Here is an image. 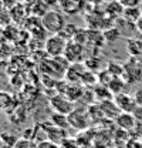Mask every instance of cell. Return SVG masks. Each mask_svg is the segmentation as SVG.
Segmentation results:
<instances>
[{
	"instance_id": "1",
	"label": "cell",
	"mask_w": 142,
	"mask_h": 148,
	"mask_svg": "<svg viewBox=\"0 0 142 148\" xmlns=\"http://www.w3.org/2000/svg\"><path fill=\"white\" fill-rule=\"evenodd\" d=\"M41 24H43V27H44V30L47 33L58 34L66 27L67 21H66V16L61 12H58V10H48L41 17Z\"/></svg>"
},
{
	"instance_id": "2",
	"label": "cell",
	"mask_w": 142,
	"mask_h": 148,
	"mask_svg": "<svg viewBox=\"0 0 142 148\" xmlns=\"http://www.w3.org/2000/svg\"><path fill=\"white\" fill-rule=\"evenodd\" d=\"M67 40L64 37H61L60 34H53V36L47 37L44 41V51L46 54L50 56L51 58L55 57H63L66 47H67Z\"/></svg>"
},
{
	"instance_id": "3",
	"label": "cell",
	"mask_w": 142,
	"mask_h": 148,
	"mask_svg": "<svg viewBox=\"0 0 142 148\" xmlns=\"http://www.w3.org/2000/svg\"><path fill=\"white\" fill-rule=\"evenodd\" d=\"M124 78L126 83H137L142 78V63L139 58L129 57L124 63Z\"/></svg>"
},
{
	"instance_id": "4",
	"label": "cell",
	"mask_w": 142,
	"mask_h": 148,
	"mask_svg": "<svg viewBox=\"0 0 142 148\" xmlns=\"http://www.w3.org/2000/svg\"><path fill=\"white\" fill-rule=\"evenodd\" d=\"M50 106L53 108L54 112L57 114H63V115H70L72 111L75 110L74 103L70 98H67L63 94H55L50 98Z\"/></svg>"
},
{
	"instance_id": "5",
	"label": "cell",
	"mask_w": 142,
	"mask_h": 148,
	"mask_svg": "<svg viewBox=\"0 0 142 148\" xmlns=\"http://www.w3.org/2000/svg\"><path fill=\"white\" fill-rule=\"evenodd\" d=\"M63 57L70 64L81 63V60H85V47L75 43L74 40H71L67 43V47H66V51H64Z\"/></svg>"
},
{
	"instance_id": "6",
	"label": "cell",
	"mask_w": 142,
	"mask_h": 148,
	"mask_svg": "<svg viewBox=\"0 0 142 148\" xmlns=\"http://www.w3.org/2000/svg\"><path fill=\"white\" fill-rule=\"evenodd\" d=\"M89 121H91V117H89L88 110L85 108H75V110L68 115V123H70V127L75 130H84L88 127Z\"/></svg>"
},
{
	"instance_id": "7",
	"label": "cell",
	"mask_w": 142,
	"mask_h": 148,
	"mask_svg": "<svg viewBox=\"0 0 142 148\" xmlns=\"http://www.w3.org/2000/svg\"><path fill=\"white\" fill-rule=\"evenodd\" d=\"M114 101L115 104L118 106V108L121 110V112H134L137 110V101H135V97L122 92V94H118V95H114Z\"/></svg>"
},
{
	"instance_id": "8",
	"label": "cell",
	"mask_w": 142,
	"mask_h": 148,
	"mask_svg": "<svg viewBox=\"0 0 142 148\" xmlns=\"http://www.w3.org/2000/svg\"><path fill=\"white\" fill-rule=\"evenodd\" d=\"M85 71H87V69L83 63H74V64H70L67 67V71L64 74V77L71 84H78V83H81L83 75Z\"/></svg>"
},
{
	"instance_id": "9",
	"label": "cell",
	"mask_w": 142,
	"mask_h": 148,
	"mask_svg": "<svg viewBox=\"0 0 142 148\" xmlns=\"http://www.w3.org/2000/svg\"><path fill=\"white\" fill-rule=\"evenodd\" d=\"M98 106H100V108H101V111H102L104 117H106V118L117 120V117L121 114V110H119V108H118V106L115 104L114 98H112V100L101 101V103H98Z\"/></svg>"
},
{
	"instance_id": "10",
	"label": "cell",
	"mask_w": 142,
	"mask_h": 148,
	"mask_svg": "<svg viewBox=\"0 0 142 148\" xmlns=\"http://www.w3.org/2000/svg\"><path fill=\"white\" fill-rule=\"evenodd\" d=\"M58 6L63 14H77L81 7H83V1L81 0H58Z\"/></svg>"
},
{
	"instance_id": "11",
	"label": "cell",
	"mask_w": 142,
	"mask_h": 148,
	"mask_svg": "<svg viewBox=\"0 0 142 148\" xmlns=\"http://www.w3.org/2000/svg\"><path fill=\"white\" fill-rule=\"evenodd\" d=\"M126 51L129 57L142 58V38H138V37L126 38Z\"/></svg>"
},
{
	"instance_id": "12",
	"label": "cell",
	"mask_w": 142,
	"mask_h": 148,
	"mask_svg": "<svg viewBox=\"0 0 142 148\" xmlns=\"http://www.w3.org/2000/svg\"><path fill=\"white\" fill-rule=\"evenodd\" d=\"M115 123L118 124V127H119L121 130L129 131V130H132L134 127H135L137 120H135V117H134L131 112H121V114L117 117Z\"/></svg>"
},
{
	"instance_id": "13",
	"label": "cell",
	"mask_w": 142,
	"mask_h": 148,
	"mask_svg": "<svg viewBox=\"0 0 142 148\" xmlns=\"http://www.w3.org/2000/svg\"><path fill=\"white\" fill-rule=\"evenodd\" d=\"M117 27H118V30L121 32V34L128 36L129 38L134 36V33H138V32H137V26H135L134 23L125 20L124 17H119L117 20Z\"/></svg>"
},
{
	"instance_id": "14",
	"label": "cell",
	"mask_w": 142,
	"mask_h": 148,
	"mask_svg": "<svg viewBox=\"0 0 142 148\" xmlns=\"http://www.w3.org/2000/svg\"><path fill=\"white\" fill-rule=\"evenodd\" d=\"M64 95H66L67 98H70L72 103H75V101H80V100L83 98L84 90H83V87H81L80 84H71V83H68V87H67Z\"/></svg>"
},
{
	"instance_id": "15",
	"label": "cell",
	"mask_w": 142,
	"mask_h": 148,
	"mask_svg": "<svg viewBox=\"0 0 142 148\" xmlns=\"http://www.w3.org/2000/svg\"><path fill=\"white\" fill-rule=\"evenodd\" d=\"M94 98L101 103V101H105V100H112L114 95L106 86L98 84V86H94Z\"/></svg>"
},
{
	"instance_id": "16",
	"label": "cell",
	"mask_w": 142,
	"mask_h": 148,
	"mask_svg": "<svg viewBox=\"0 0 142 148\" xmlns=\"http://www.w3.org/2000/svg\"><path fill=\"white\" fill-rule=\"evenodd\" d=\"M125 87H126V81H125L122 77H114L112 81L108 84V88H109V91L112 92V95L122 94Z\"/></svg>"
},
{
	"instance_id": "17",
	"label": "cell",
	"mask_w": 142,
	"mask_h": 148,
	"mask_svg": "<svg viewBox=\"0 0 142 148\" xmlns=\"http://www.w3.org/2000/svg\"><path fill=\"white\" fill-rule=\"evenodd\" d=\"M142 16V10H141V6L139 7H128V9H125L124 10V14H122V17L125 20H128V21H131V23H137L139 17Z\"/></svg>"
},
{
	"instance_id": "18",
	"label": "cell",
	"mask_w": 142,
	"mask_h": 148,
	"mask_svg": "<svg viewBox=\"0 0 142 148\" xmlns=\"http://www.w3.org/2000/svg\"><path fill=\"white\" fill-rule=\"evenodd\" d=\"M124 7L122 4L117 0V1H111L108 6H106V14L108 16H112V17H122L124 14Z\"/></svg>"
},
{
	"instance_id": "19",
	"label": "cell",
	"mask_w": 142,
	"mask_h": 148,
	"mask_svg": "<svg viewBox=\"0 0 142 148\" xmlns=\"http://www.w3.org/2000/svg\"><path fill=\"white\" fill-rule=\"evenodd\" d=\"M102 33H104V38H105V41H106V43H109V44L115 43L119 37L122 36V34H121V32L118 30V27H117V26H112V27L106 29V30H104Z\"/></svg>"
},
{
	"instance_id": "20",
	"label": "cell",
	"mask_w": 142,
	"mask_h": 148,
	"mask_svg": "<svg viewBox=\"0 0 142 148\" xmlns=\"http://www.w3.org/2000/svg\"><path fill=\"white\" fill-rule=\"evenodd\" d=\"M84 66L85 69L89 71H97L101 66V58L98 56H85V60H84Z\"/></svg>"
},
{
	"instance_id": "21",
	"label": "cell",
	"mask_w": 142,
	"mask_h": 148,
	"mask_svg": "<svg viewBox=\"0 0 142 148\" xmlns=\"http://www.w3.org/2000/svg\"><path fill=\"white\" fill-rule=\"evenodd\" d=\"M106 70L112 77H124V64H119L117 61H109L106 64Z\"/></svg>"
},
{
	"instance_id": "22",
	"label": "cell",
	"mask_w": 142,
	"mask_h": 148,
	"mask_svg": "<svg viewBox=\"0 0 142 148\" xmlns=\"http://www.w3.org/2000/svg\"><path fill=\"white\" fill-rule=\"evenodd\" d=\"M51 123H53V125L55 127H58V128H67L68 125H70V123H68V115H63V114H57V112H54L53 115H51Z\"/></svg>"
},
{
	"instance_id": "23",
	"label": "cell",
	"mask_w": 142,
	"mask_h": 148,
	"mask_svg": "<svg viewBox=\"0 0 142 148\" xmlns=\"http://www.w3.org/2000/svg\"><path fill=\"white\" fill-rule=\"evenodd\" d=\"M77 30H78V29H77L72 23H67L66 27H64V29L61 30V33H58V34H60L61 37H64L67 41H71V40L74 38V36H75Z\"/></svg>"
},
{
	"instance_id": "24",
	"label": "cell",
	"mask_w": 142,
	"mask_h": 148,
	"mask_svg": "<svg viewBox=\"0 0 142 148\" xmlns=\"http://www.w3.org/2000/svg\"><path fill=\"white\" fill-rule=\"evenodd\" d=\"M81 83H83L84 86L94 87V84H95V83H98V74H95L94 71H89V70H87V71L84 73V75H83Z\"/></svg>"
},
{
	"instance_id": "25",
	"label": "cell",
	"mask_w": 142,
	"mask_h": 148,
	"mask_svg": "<svg viewBox=\"0 0 142 148\" xmlns=\"http://www.w3.org/2000/svg\"><path fill=\"white\" fill-rule=\"evenodd\" d=\"M112 75L108 73V70H102V71H100L98 73V84H102V86H106L108 87V84L112 81Z\"/></svg>"
},
{
	"instance_id": "26",
	"label": "cell",
	"mask_w": 142,
	"mask_h": 148,
	"mask_svg": "<svg viewBox=\"0 0 142 148\" xmlns=\"http://www.w3.org/2000/svg\"><path fill=\"white\" fill-rule=\"evenodd\" d=\"M13 148H37V145H36L31 140L21 138V140H17V141H16V144L13 145Z\"/></svg>"
},
{
	"instance_id": "27",
	"label": "cell",
	"mask_w": 142,
	"mask_h": 148,
	"mask_svg": "<svg viewBox=\"0 0 142 148\" xmlns=\"http://www.w3.org/2000/svg\"><path fill=\"white\" fill-rule=\"evenodd\" d=\"M124 9H128V7H139L141 6L142 0H118Z\"/></svg>"
},
{
	"instance_id": "28",
	"label": "cell",
	"mask_w": 142,
	"mask_h": 148,
	"mask_svg": "<svg viewBox=\"0 0 142 148\" xmlns=\"http://www.w3.org/2000/svg\"><path fill=\"white\" fill-rule=\"evenodd\" d=\"M135 26H137V32H138V34L142 36V16L139 17V20L135 23Z\"/></svg>"
},
{
	"instance_id": "29",
	"label": "cell",
	"mask_w": 142,
	"mask_h": 148,
	"mask_svg": "<svg viewBox=\"0 0 142 148\" xmlns=\"http://www.w3.org/2000/svg\"><path fill=\"white\" fill-rule=\"evenodd\" d=\"M141 10H142V1H141Z\"/></svg>"
},
{
	"instance_id": "30",
	"label": "cell",
	"mask_w": 142,
	"mask_h": 148,
	"mask_svg": "<svg viewBox=\"0 0 142 148\" xmlns=\"http://www.w3.org/2000/svg\"><path fill=\"white\" fill-rule=\"evenodd\" d=\"M139 60H141V63H142V58H139Z\"/></svg>"
}]
</instances>
